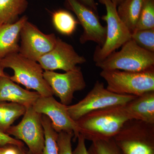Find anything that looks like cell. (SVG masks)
<instances>
[{"mask_svg":"<svg viewBox=\"0 0 154 154\" xmlns=\"http://www.w3.org/2000/svg\"><path fill=\"white\" fill-rule=\"evenodd\" d=\"M100 75L107 83L106 89L114 94L138 96L154 91V69L140 72L102 70Z\"/></svg>","mask_w":154,"mask_h":154,"instance_id":"5b68a950","label":"cell"},{"mask_svg":"<svg viewBox=\"0 0 154 154\" xmlns=\"http://www.w3.org/2000/svg\"><path fill=\"white\" fill-rule=\"evenodd\" d=\"M1 64L4 69L10 68L14 71V75L10 78L14 82L34 90L41 96H53L44 79L43 69L37 61L15 53L1 59Z\"/></svg>","mask_w":154,"mask_h":154,"instance_id":"7a4b0ae2","label":"cell"},{"mask_svg":"<svg viewBox=\"0 0 154 154\" xmlns=\"http://www.w3.org/2000/svg\"><path fill=\"white\" fill-rule=\"evenodd\" d=\"M104 60L96 63L102 70L140 72L154 69V53L142 48L131 38Z\"/></svg>","mask_w":154,"mask_h":154,"instance_id":"3957f363","label":"cell"},{"mask_svg":"<svg viewBox=\"0 0 154 154\" xmlns=\"http://www.w3.org/2000/svg\"><path fill=\"white\" fill-rule=\"evenodd\" d=\"M0 154H32L25 146L7 144L0 146Z\"/></svg>","mask_w":154,"mask_h":154,"instance_id":"484cf974","label":"cell"},{"mask_svg":"<svg viewBox=\"0 0 154 154\" xmlns=\"http://www.w3.org/2000/svg\"><path fill=\"white\" fill-rule=\"evenodd\" d=\"M130 119L124 105H116L91 111L76 122L80 134L93 142L113 138Z\"/></svg>","mask_w":154,"mask_h":154,"instance_id":"6da1fadb","label":"cell"},{"mask_svg":"<svg viewBox=\"0 0 154 154\" xmlns=\"http://www.w3.org/2000/svg\"><path fill=\"white\" fill-rule=\"evenodd\" d=\"M113 138L122 154H154V124L130 119Z\"/></svg>","mask_w":154,"mask_h":154,"instance_id":"277c9868","label":"cell"},{"mask_svg":"<svg viewBox=\"0 0 154 154\" xmlns=\"http://www.w3.org/2000/svg\"><path fill=\"white\" fill-rule=\"evenodd\" d=\"M45 71L62 70L67 72L75 68L78 64L87 62L80 55L71 45L57 37L54 47L37 60Z\"/></svg>","mask_w":154,"mask_h":154,"instance_id":"4fadbf2b","label":"cell"},{"mask_svg":"<svg viewBox=\"0 0 154 154\" xmlns=\"http://www.w3.org/2000/svg\"><path fill=\"white\" fill-rule=\"evenodd\" d=\"M105 6L106 14L102 20L107 23V33L105 42L101 46L97 45L93 60L95 63L104 60L131 38V33L119 17L117 6L111 0H99Z\"/></svg>","mask_w":154,"mask_h":154,"instance_id":"8992f818","label":"cell"},{"mask_svg":"<svg viewBox=\"0 0 154 154\" xmlns=\"http://www.w3.org/2000/svg\"><path fill=\"white\" fill-rule=\"evenodd\" d=\"M4 69L3 68L1 64V59H0V77L5 75H6L5 73L4 72Z\"/></svg>","mask_w":154,"mask_h":154,"instance_id":"f546056e","label":"cell"},{"mask_svg":"<svg viewBox=\"0 0 154 154\" xmlns=\"http://www.w3.org/2000/svg\"><path fill=\"white\" fill-rule=\"evenodd\" d=\"M33 107L37 113L47 116L57 132L73 133V140H77L80 134L79 128L76 121L70 116L67 106L58 102L53 96H40Z\"/></svg>","mask_w":154,"mask_h":154,"instance_id":"8fae6325","label":"cell"},{"mask_svg":"<svg viewBox=\"0 0 154 154\" xmlns=\"http://www.w3.org/2000/svg\"><path fill=\"white\" fill-rule=\"evenodd\" d=\"M74 136L72 132L62 131L58 133L57 144L59 154H73L71 142Z\"/></svg>","mask_w":154,"mask_h":154,"instance_id":"d4e9b609","label":"cell"},{"mask_svg":"<svg viewBox=\"0 0 154 154\" xmlns=\"http://www.w3.org/2000/svg\"><path fill=\"white\" fill-rule=\"evenodd\" d=\"M40 96L36 91H30L18 85L8 75L0 77V102H13L27 108L33 106Z\"/></svg>","mask_w":154,"mask_h":154,"instance_id":"5bb4252c","label":"cell"},{"mask_svg":"<svg viewBox=\"0 0 154 154\" xmlns=\"http://www.w3.org/2000/svg\"><path fill=\"white\" fill-rule=\"evenodd\" d=\"M151 28H154V0H143L135 30Z\"/></svg>","mask_w":154,"mask_h":154,"instance_id":"7402d4cb","label":"cell"},{"mask_svg":"<svg viewBox=\"0 0 154 154\" xmlns=\"http://www.w3.org/2000/svg\"><path fill=\"white\" fill-rule=\"evenodd\" d=\"M131 39L142 48L154 53V28L135 30Z\"/></svg>","mask_w":154,"mask_h":154,"instance_id":"603a6c76","label":"cell"},{"mask_svg":"<svg viewBox=\"0 0 154 154\" xmlns=\"http://www.w3.org/2000/svg\"><path fill=\"white\" fill-rule=\"evenodd\" d=\"M136 97L114 94L105 88L102 82L97 81L84 99L76 104L67 106L68 111L72 119L76 121L91 111L111 106L125 105Z\"/></svg>","mask_w":154,"mask_h":154,"instance_id":"52a82bcc","label":"cell"},{"mask_svg":"<svg viewBox=\"0 0 154 154\" xmlns=\"http://www.w3.org/2000/svg\"><path fill=\"white\" fill-rule=\"evenodd\" d=\"M79 1L85 5L91 8V10H93L96 14H98L97 4L95 2V0H79Z\"/></svg>","mask_w":154,"mask_h":154,"instance_id":"f1b7e54d","label":"cell"},{"mask_svg":"<svg viewBox=\"0 0 154 154\" xmlns=\"http://www.w3.org/2000/svg\"><path fill=\"white\" fill-rule=\"evenodd\" d=\"M143 2V0H124L118 6L119 17L131 33L136 28Z\"/></svg>","mask_w":154,"mask_h":154,"instance_id":"e0dca14e","label":"cell"},{"mask_svg":"<svg viewBox=\"0 0 154 154\" xmlns=\"http://www.w3.org/2000/svg\"><path fill=\"white\" fill-rule=\"evenodd\" d=\"M27 5V0H0V25L17 21Z\"/></svg>","mask_w":154,"mask_h":154,"instance_id":"ac0fdd59","label":"cell"},{"mask_svg":"<svg viewBox=\"0 0 154 154\" xmlns=\"http://www.w3.org/2000/svg\"><path fill=\"white\" fill-rule=\"evenodd\" d=\"M42 122L44 131V146L43 154H59L57 138L58 133L54 128L50 119L42 114Z\"/></svg>","mask_w":154,"mask_h":154,"instance_id":"44dd1931","label":"cell"},{"mask_svg":"<svg viewBox=\"0 0 154 154\" xmlns=\"http://www.w3.org/2000/svg\"><path fill=\"white\" fill-rule=\"evenodd\" d=\"M69 9L75 14L79 24L82 27L83 32L80 42L84 44L93 42L101 46L105 42L107 28L99 21L98 14L79 0H66Z\"/></svg>","mask_w":154,"mask_h":154,"instance_id":"7c38bea8","label":"cell"},{"mask_svg":"<svg viewBox=\"0 0 154 154\" xmlns=\"http://www.w3.org/2000/svg\"><path fill=\"white\" fill-rule=\"evenodd\" d=\"M27 21L28 18L25 16L14 23L0 25V59L11 54L19 53L20 33Z\"/></svg>","mask_w":154,"mask_h":154,"instance_id":"9a60e30c","label":"cell"},{"mask_svg":"<svg viewBox=\"0 0 154 154\" xmlns=\"http://www.w3.org/2000/svg\"><path fill=\"white\" fill-rule=\"evenodd\" d=\"M7 144H14L19 146H25L22 141L11 137V136L0 131V146Z\"/></svg>","mask_w":154,"mask_h":154,"instance_id":"4316f807","label":"cell"},{"mask_svg":"<svg viewBox=\"0 0 154 154\" xmlns=\"http://www.w3.org/2000/svg\"><path fill=\"white\" fill-rule=\"evenodd\" d=\"M78 143L74 150L72 151L73 154H89L88 149L86 146L85 139L81 134L77 138Z\"/></svg>","mask_w":154,"mask_h":154,"instance_id":"83f0119b","label":"cell"},{"mask_svg":"<svg viewBox=\"0 0 154 154\" xmlns=\"http://www.w3.org/2000/svg\"><path fill=\"white\" fill-rule=\"evenodd\" d=\"M124 107L131 119L154 124V91L137 96Z\"/></svg>","mask_w":154,"mask_h":154,"instance_id":"2e32d148","label":"cell"},{"mask_svg":"<svg viewBox=\"0 0 154 154\" xmlns=\"http://www.w3.org/2000/svg\"><path fill=\"white\" fill-rule=\"evenodd\" d=\"M53 24L60 33L70 36L75 32L79 22L69 11L60 10L56 11L52 15Z\"/></svg>","mask_w":154,"mask_h":154,"instance_id":"ffe728a7","label":"cell"},{"mask_svg":"<svg viewBox=\"0 0 154 154\" xmlns=\"http://www.w3.org/2000/svg\"><path fill=\"white\" fill-rule=\"evenodd\" d=\"M20 38L19 53L36 61L51 51L57 40L54 33L46 34L42 33L28 20L22 27Z\"/></svg>","mask_w":154,"mask_h":154,"instance_id":"30bf717a","label":"cell"},{"mask_svg":"<svg viewBox=\"0 0 154 154\" xmlns=\"http://www.w3.org/2000/svg\"><path fill=\"white\" fill-rule=\"evenodd\" d=\"M89 154H122L113 138L92 142Z\"/></svg>","mask_w":154,"mask_h":154,"instance_id":"cb8c5ba5","label":"cell"},{"mask_svg":"<svg viewBox=\"0 0 154 154\" xmlns=\"http://www.w3.org/2000/svg\"><path fill=\"white\" fill-rule=\"evenodd\" d=\"M25 106L13 102H0V131L6 133L14 122L24 115Z\"/></svg>","mask_w":154,"mask_h":154,"instance_id":"d6986e66","label":"cell"},{"mask_svg":"<svg viewBox=\"0 0 154 154\" xmlns=\"http://www.w3.org/2000/svg\"><path fill=\"white\" fill-rule=\"evenodd\" d=\"M111 1L114 5H115L116 6H118L124 0H111Z\"/></svg>","mask_w":154,"mask_h":154,"instance_id":"4dcf8cb0","label":"cell"},{"mask_svg":"<svg viewBox=\"0 0 154 154\" xmlns=\"http://www.w3.org/2000/svg\"><path fill=\"white\" fill-rule=\"evenodd\" d=\"M43 76L54 95L59 98L61 103L66 106L72 103L76 92L82 91L86 87L85 80L80 66L64 73L45 71Z\"/></svg>","mask_w":154,"mask_h":154,"instance_id":"9c48e42d","label":"cell"},{"mask_svg":"<svg viewBox=\"0 0 154 154\" xmlns=\"http://www.w3.org/2000/svg\"><path fill=\"white\" fill-rule=\"evenodd\" d=\"M6 134L24 142L30 153L43 154L45 137L42 114L36 112L33 106L26 108L22 121L12 125Z\"/></svg>","mask_w":154,"mask_h":154,"instance_id":"ba28073f","label":"cell"}]
</instances>
